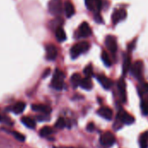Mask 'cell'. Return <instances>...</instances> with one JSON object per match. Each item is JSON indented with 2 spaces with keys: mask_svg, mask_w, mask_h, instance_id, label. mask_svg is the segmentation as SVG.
<instances>
[{
  "mask_svg": "<svg viewBox=\"0 0 148 148\" xmlns=\"http://www.w3.org/2000/svg\"><path fill=\"white\" fill-rule=\"evenodd\" d=\"M89 43L88 42H78L76 44H75L71 49H70V55H71V57L72 58H76L78 57L81 54L86 52L89 49Z\"/></svg>",
  "mask_w": 148,
  "mask_h": 148,
  "instance_id": "1",
  "label": "cell"
},
{
  "mask_svg": "<svg viewBox=\"0 0 148 148\" xmlns=\"http://www.w3.org/2000/svg\"><path fill=\"white\" fill-rule=\"evenodd\" d=\"M63 80H64V75L63 73L59 70V69H56L55 74H54V76H53V79H52V82H51V85L52 87L56 89V90H61L63 88Z\"/></svg>",
  "mask_w": 148,
  "mask_h": 148,
  "instance_id": "2",
  "label": "cell"
},
{
  "mask_svg": "<svg viewBox=\"0 0 148 148\" xmlns=\"http://www.w3.org/2000/svg\"><path fill=\"white\" fill-rule=\"evenodd\" d=\"M143 69H144L143 62L141 61H137L134 62V65L131 66V72L135 78L140 80L143 77Z\"/></svg>",
  "mask_w": 148,
  "mask_h": 148,
  "instance_id": "3",
  "label": "cell"
},
{
  "mask_svg": "<svg viewBox=\"0 0 148 148\" xmlns=\"http://www.w3.org/2000/svg\"><path fill=\"white\" fill-rule=\"evenodd\" d=\"M100 141L103 147H112L115 143V137L111 132H107L101 135Z\"/></svg>",
  "mask_w": 148,
  "mask_h": 148,
  "instance_id": "4",
  "label": "cell"
},
{
  "mask_svg": "<svg viewBox=\"0 0 148 148\" xmlns=\"http://www.w3.org/2000/svg\"><path fill=\"white\" fill-rule=\"evenodd\" d=\"M62 1L61 0H50L49 3V11L55 16L62 13Z\"/></svg>",
  "mask_w": 148,
  "mask_h": 148,
  "instance_id": "5",
  "label": "cell"
},
{
  "mask_svg": "<svg viewBox=\"0 0 148 148\" xmlns=\"http://www.w3.org/2000/svg\"><path fill=\"white\" fill-rule=\"evenodd\" d=\"M105 45L111 53L114 54L117 51V42H116V38L114 36L109 35L106 37Z\"/></svg>",
  "mask_w": 148,
  "mask_h": 148,
  "instance_id": "6",
  "label": "cell"
},
{
  "mask_svg": "<svg viewBox=\"0 0 148 148\" xmlns=\"http://www.w3.org/2000/svg\"><path fill=\"white\" fill-rule=\"evenodd\" d=\"M126 17H127V11L124 9L115 10L112 15V22L114 24H116L120 21L125 19Z\"/></svg>",
  "mask_w": 148,
  "mask_h": 148,
  "instance_id": "7",
  "label": "cell"
},
{
  "mask_svg": "<svg viewBox=\"0 0 148 148\" xmlns=\"http://www.w3.org/2000/svg\"><path fill=\"white\" fill-rule=\"evenodd\" d=\"M57 49L53 44H48L46 46V57L49 61H54L57 57Z\"/></svg>",
  "mask_w": 148,
  "mask_h": 148,
  "instance_id": "8",
  "label": "cell"
},
{
  "mask_svg": "<svg viewBox=\"0 0 148 148\" xmlns=\"http://www.w3.org/2000/svg\"><path fill=\"white\" fill-rule=\"evenodd\" d=\"M79 35L81 37H88L91 35V29L88 23L83 22L79 27Z\"/></svg>",
  "mask_w": 148,
  "mask_h": 148,
  "instance_id": "9",
  "label": "cell"
},
{
  "mask_svg": "<svg viewBox=\"0 0 148 148\" xmlns=\"http://www.w3.org/2000/svg\"><path fill=\"white\" fill-rule=\"evenodd\" d=\"M97 80L105 89H109L113 85V82L109 78H108L107 76H105L103 75H97Z\"/></svg>",
  "mask_w": 148,
  "mask_h": 148,
  "instance_id": "10",
  "label": "cell"
},
{
  "mask_svg": "<svg viewBox=\"0 0 148 148\" xmlns=\"http://www.w3.org/2000/svg\"><path fill=\"white\" fill-rule=\"evenodd\" d=\"M119 116L121 118V121H122L124 124H127V125H131L135 121L134 116H132L130 114H128L125 111H122L121 113H120Z\"/></svg>",
  "mask_w": 148,
  "mask_h": 148,
  "instance_id": "11",
  "label": "cell"
},
{
  "mask_svg": "<svg viewBox=\"0 0 148 148\" xmlns=\"http://www.w3.org/2000/svg\"><path fill=\"white\" fill-rule=\"evenodd\" d=\"M98 114L100 116H101L102 118H104L108 121H109L113 118V111L109 108H107V107L101 108L98 110Z\"/></svg>",
  "mask_w": 148,
  "mask_h": 148,
  "instance_id": "12",
  "label": "cell"
},
{
  "mask_svg": "<svg viewBox=\"0 0 148 148\" xmlns=\"http://www.w3.org/2000/svg\"><path fill=\"white\" fill-rule=\"evenodd\" d=\"M118 90L120 93V96L121 98V100L123 101H126L127 98V94H126V82L124 81V79H120L118 82Z\"/></svg>",
  "mask_w": 148,
  "mask_h": 148,
  "instance_id": "13",
  "label": "cell"
},
{
  "mask_svg": "<svg viewBox=\"0 0 148 148\" xmlns=\"http://www.w3.org/2000/svg\"><path fill=\"white\" fill-rule=\"evenodd\" d=\"M131 69V58L129 56H125L124 62H123V66H122V72L123 75H127V73Z\"/></svg>",
  "mask_w": 148,
  "mask_h": 148,
  "instance_id": "14",
  "label": "cell"
},
{
  "mask_svg": "<svg viewBox=\"0 0 148 148\" xmlns=\"http://www.w3.org/2000/svg\"><path fill=\"white\" fill-rule=\"evenodd\" d=\"M80 86H81L83 89L90 90V89L93 88V83H92V81H91L90 78L85 77V78L82 79L81 83H80Z\"/></svg>",
  "mask_w": 148,
  "mask_h": 148,
  "instance_id": "15",
  "label": "cell"
},
{
  "mask_svg": "<svg viewBox=\"0 0 148 148\" xmlns=\"http://www.w3.org/2000/svg\"><path fill=\"white\" fill-rule=\"evenodd\" d=\"M64 10H65L66 16L68 17H71L75 14V7H74V5L70 2H66L65 3Z\"/></svg>",
  "mask_w": 148,
  "mask_h": 148,
  "instance_id": "16",
  "label": "cell"
},
{
  "mask_svg": "<svg viewBox=\"0 0 148 148\" xmlns=\"http://www.w3.org/2000/svg\"><path fill=\"white\" fill-rule=\"evenodd\" d=\"M32 108L36 111L41 112L43 114H49L50 113V108L44 105H33Z\"/></svg>",
  "mask_w": 148,
  "mask_h": 148,
  "instance_id": "17",
  "label": "cell"
},
{
  "mask_svg": "<svg viewBox=\"0 0 148 148\" xmlns=\"http://www.w3.org/2000/svg\"><path fill=\"white\" fill-rule=\"evenodd\" d=\"M56 37L59 42H63L66 39V33L62 28H57L56 30Z\"/></svg>",
  "mask_w": 148,
  "mask_h": 148,
  "instance_id": "18",
  "label": "cell"
},
{
  "mask_svg": "<svg viewBox=\"0 0 148 148\" xmlns=\"http://www.w3.org/2000/svg\"><path fill=\"white\" fill-rule=\"evenodd\" d=\"M22 121H23V123L27 127H29V128H30V129L35 128V127H36V122H35V121H34L32 118H30V117H23V118L22 119Z\"/></svg>",
  "mask_w": 148,
  "mask_h": 148,
  "instance_id": "19",
  "label": "cell"
},
{
  "mask_svg": "<svg viewBox=\"0 0 148 148\" xmlns=\"http://www.w3.org/2000/svg\"><path fill=\"white\" fill-rule=\"evenodd\" d=\"M24 108H25V103L23 101H19L13 106V111L16 114H21L24 110Z\"/></svg>",
  "mask_w": 148,
  "mask_h": 148,
  "instance_id": "20",
  "label": "cell"
},
{
  "mask_svg": "<svg viewBox=\"0 0 148 148\" xmlns=\"http://www.w3.org/2000/svg\"><path fill=\"white\" fill-rule=\"evenodd\" d=\"M140 148H148V132L141 134L140 139Z\"/></svg>",
  "mask_w": 148,
  "mask_h": 148,
  "instance_id": "21",
  "label": "cell"
},
{
  "mask_svg": "<svg viewBox=\"0 0 148 148\" xmlns=\"http://www.w3.org/2000/svg\"><path fill=\"white\" fill-rule=\"evenodd\" d=\"M81 81H82V77L79 74L75 73L72 76H71V83L73 85L74 88H77L78 86H80V83H81Z\"/></svg>",
  "mask_w": 148,
  "mask_h": 148,
  "instance_id": "22",
  "label": "cell"
},
{
  "mask_svg": "<svg viewBox=\"0 0 148 148\" xmlns=\"http://www.w3.org/2000/svg\"><path fill=\"white\" fill-rule=\"evenodd\" d=\"M101 59H102V61H103V62H104V64L106 66H108V67L111 66L112 62H111V60L109 58L108 54L106 51H102V53H101Z\"/></svg>",
  "mask_w": 148,
  "mask_h": 148,
  "instance_id": "23",
  "label": "cell"
},
{
  "mask_svg": "<svg viewBox=\"0 0 148 148\" xmlns=\"http://www.w3.org/2000/svg\"><path fill=\"white\" fill-rule=\"evenodd\" d=\"M52 129L49 127H42V129H41V131H40V134L42 135V136H43V137H47V136H49V135H50L51 134H52Z\"/></svg>",
  "mask_w": 148,
  "mask_h": 148,
  "instance_id": "24",
  "label": "cell"
},
{
  "mask_svg": "<svg viewBox=\"0 0 148 148\" xmlns=\"http://www.w3.org/2000/svg\"><path fill=\"white\" fill-rule=\"evenodd\" d=\"M141 110L144 115L148 114V97L141 102Z\"/></svg>",
  "mask_w": 148,
  "mask_h": 148,
  "instance_id": "25",
  "label": "cell"
},
{
  "mask_svg": "<svg viewBox=\"0 0 148 148\" xmlns=\"http://www.w3.org/2000/svg\"><path fill=\"white\" fill-rule=\"evenodd\" d=\"M84 75H86V77H88V78H90L91 76H92V75H93V68H92V65L91 64H89V65H88L85 69H84Z\"/></svg>",
  "mask_w": 148,
  "mask_h": 148,
  "instance_id": "26",
  "label": "cell"
},
{
  "mask_svg": "<svg viewBox=\"0 0 148 148\" xmlns=\"http://www.w3.org/2000/svg\"><path fill=\"white\" fill-rule=\"evenodd\" d=\"M65 126H66V122H65L64 119L63 118H59L57 120L56 123V127L57 128H63Z\"/></svg>",
  "mask_w": 148,
  "mask_h": 148,
  "instance_id": "27",
  "label": "cell"
},
{
  "mask_svg": "<svg viewBox=\"0 0 148 148\" xmlns=\"http://www.w3.org/2000/svg\"><path fill=\"white\" fill-rule=\"evenodd\" d=\"M93 1H94V5H95V10H96L97 11L101 10V9L102 7L101 0H93Z\"/></svg>",
  "mask_w": 148,
  "mask_h": 148,
  "instance_id": "28",
  "label": "cell"
},
{
  "mask_svg": "<svg viewBox=\"0 0 148 148\" xmlns=\"http://www.w3.org/2000/svg\"><path fill=\"white\" fill-rule=\"evenodd\" d=\"M85 4H86L87 8L89 10H95V5H94V1L93 0H85Z\"/></svg>",
  "mask_w": 148,
  "mask_h": 148,
  "instance_id": "29",
  "label": "cell"
},
{
  "mask_svg": "<svg viewBox=\"0 0 148 148\" xmlns=\"http://www.w3.org/2000/svg\"><path fill=\"white\" fill-rule=\"evenodd\" d=\"M14 135H15V137L18 140H20V141H24V136L23 135H22L21 134H18V133H14Z\"/></svg>",
  "mask_w": 148,
  "mask_h": 148,
  "instance_id": "30",
  "label": "cell"
},
{
  "mask_svg": "<svg viewBox=\"0 0 148 148\" xmlns=\"http://www.w3.org/2000/svg\"><path fill=\"white\" fill-rule=\"evenodd\" d=\"M95 21L97 22V23H102L103 21H102V17H101V16L100 15V13H96L95 15Z\"/></svg>",
  "mask_w": 148,
  "mask_h": 148,
  "instance_id": "31",
  "label": "cell"
},
{
  "mask_svg": "<svg viewBox=\"0 0 148 148\" xmlns=\"http://www.w3.org/2000/svg\"><path fill=\"white\" fill-rule=\"evenodd\" d=\"M87 130L88 132H93L95 130V125H94V123H88V126H87Z\"/></svg>",
  "mask_w": 148,
  "mask_h": 148,
  "instance_id": "32",
  "label": "cell"
},
{
  "mask_svg": "<svg viewBox=\"0 0 148 148\" xmlns=\"http://www.w3.org/2000/svg\"><path fill=\"white\" fill-rule=\"evenodd\" d=\"M141 90H142V92H144V93H147L148 92L147 83H143V84L141 85Z\"/></svg>",
  "mask_w": 148,
  "mask_h": 148,
  "instance_id": "33",
  "label": "cell"
},
{
  "mask_svg": "<svg viewBox=\"0 0 148 148\" xmlns=\"http://www.w3.org/2000/svg\"><path fill=\"white\" fill-rule=\"evenodd\" d=\"M134 44H135V40H134V41H133V42H131V43L128 45V48H129L130 49H134Z\"/></svg>",
  "mask_w": 148,
  "mask_h": 148,
  "instance_id": "34",
  "label": "cell"
},
{
  "mask_svg": "<svg viewBox=\"0 0 148 148\" xmlns=\"http://www.w3.org/2000/svg\"><path fill=\"white\" fill-rule=\"evenodd\" d=\"M0 121H1V116H0Z\"/></svg>",
  "mask_w": 148,
  "mask_h": 148,
  "instance_id": "35",
  "label": "cell"
}]
</instances>
